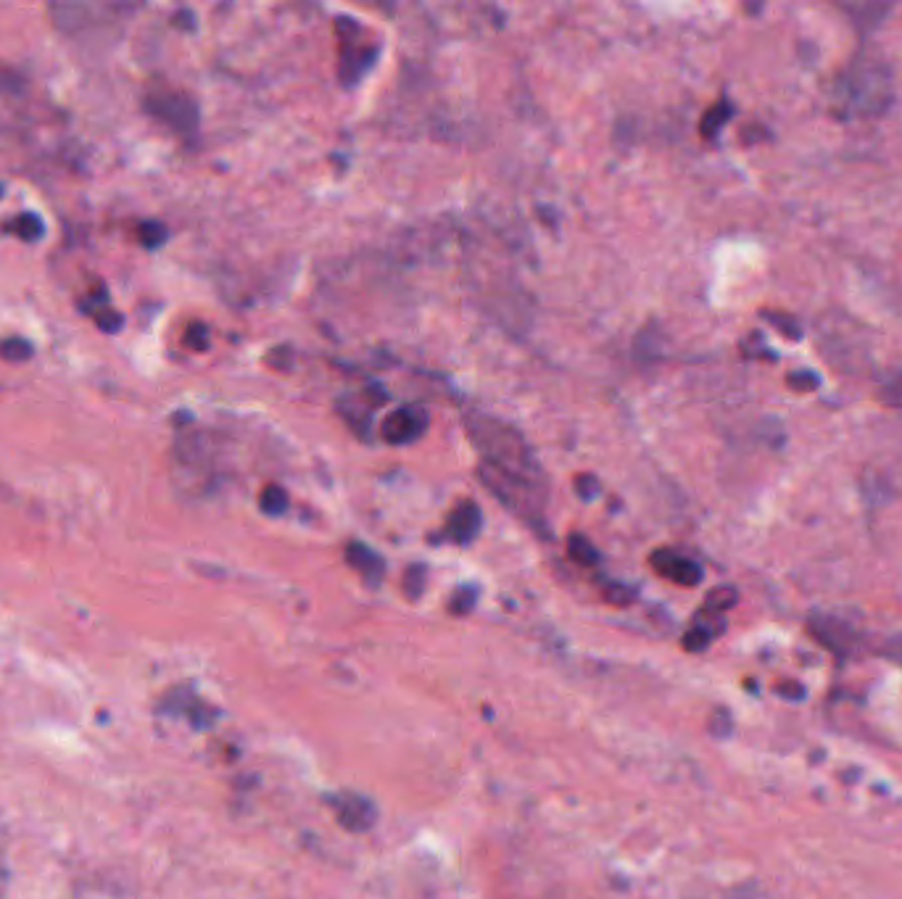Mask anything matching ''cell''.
Listing matches in <instances>:
<instances>
[{
	"instance_id": "19",
	"label": "cell",
	"mask_w": 902,
	"mask_h": 899,
	"mask_svg": "<svg viewBox=\"0 0 902 899\" xmlns=\"http://www.w3.org/2000/svg\"><path fill=\"white\" fill-rule=\"evenodd\" d=\"M138 237L146 248H158L166 240V227L161 222H143L138 229Z\"/></svg>"
},
{
	"instance_id": "10",
	"label": "cell",
	"mask_w": 902,
	"mask_h": 899,
	"mask_svg": "<svg viewBox=\"0 0 902 899\" xmlns=\"http://www.w3.org/2000/svg\"><path fill=\"white\" fill-rule=\"evenodd\" d=\"M346 562H349L357 573H362L365 578H370V581H377V578L383 575V570H385L380 554H375V551H373L370 546H365V543H357V541L346 546Z\"/></svg>"
},
{
	"instance_id": "25",
	"label": "cell",
	"mask_w": 902,
	"mask_h": 899,
	"mask_svg": "<svg viewBox=\"0 0 902 899\" xmlns=\"http://www.w3.org/2000/svg\"><path fill=\"white\" fill-rule=\"evenodd\" d=\"M729 899H752V897H745V895H734V897H729Z\"/></svg>"
},
{
	"instance_id": "4",
	"label": "cell",
	"mask_w": 902,
	"mask_h": 899,
	"mask_svg": "<svg viewBox=\"0 0 902 899\" xmlns=\"http://www.w3.org/2000/svg\"><path fill=\"white\" fill-rule=\"evenodd\" d=\"M146 108L150 116H156L158 122H164L166 127L177 132H193L198 124V108L190 100V95H185L182 90L153 87L146 95Z\"/></svg>"
},
{
	"instance_id": "20",
	"label": "cell",
	"mask_w": 902,
	"mask_h": 899,
	"mask_svg": "<svg viewBox=\"0 0 902 899\" xmlns=\"http://www.w3.org/2000/svg\"><path fill=\"white\" fill-rule=\"evenodd\" d=\"M185 346L193 349V351H204V349L209 346V330H206V325L193 322V325L185 330Z\"/></svg>"
},
{
	"instance_id": "5",
	"label": "cell",
	"mask_w": 902,
	"mask_h": 899,
	"mask_svg": "<svg viewBox=\"0 0 902 899\" xmlns=\"http://www.w3.org/2000/svg\"><path fill=\"white\" fill-rule=\"evenodd\" d=\"M425 430H428V414L423 406H399L383 422V438L391 446L415 444L417 438L425 436Z\"/></svg>"
},
{
	"instance_id": "14",
	"label": "cell",
	"mask_w": 902,
	"mask_h": 899,
	"mask_svg": "<svg viewBox=\"0 0 902 899\" xmlns=\"http://www.w3.org/2000/svg\"><path fill=\"white\" fill-rule=\"evenodd\" d=\"M737 599H739V594H737L734 589H729V586H723V589H715V591H710V594H707L702 612H707V614H718V617H721L723 612H729V609L737 604Z\"/></svg>"
},
{
	"instance_id": "18",
	"label": "cell",
	"mask_w": 902,
	"mask_h": 899,
	"mask_svg": "<svg viewBox=\"0 0 902 899\" xmlns=\"http://www.w3.org/2000/svg\"><path fill=\"white\" fill-rule=\"evenodd\" d=\"M713 630L710 628H705L702 622H694L691 625V630L683 636V649L686 652H702V649H707V644L713 641Z\"/></svg>"
},
{
	"instance_id": "9",
	"label": "cell",
	"mask_w": 902,
	"mask_h": 899,
	"mask_svg": "<svg viewBox=\"0 0 902 899\" xmlns=\"http://www.w3.org/2000/svg\"><path fill=\"white\" fill-rule=\"evenodd\" d=\"M810 633H813L826 649L836 652V654H844V652L850 649V644H852L850 628L842 625V622H836V620H828V617H816V620L810 622Z\"/></svg>"
},
{
	"instance_id": "6",
	"label": "cell",
	"mask_w": 902,
	"mask_h": 899,
	"mask_svg": "<svg viewBox=\"0 0 902 899\" xmlns=\"http://www.w3.org/2000/svg\"><path fill=\"white\" fill-rule=\"evenodd\" d=\"M649 565L657 575L673 581L678 586H697L702 581V567L694 559L678 554L673 549H657L649 557Z\"/></svg>"
},
{
	"instance_id": "17",
	"label": "cell",
	"mask_w": 902,
	"mask_h": 899,
	"mask_svg": "<svg viewBox=\"0 0 902 899\" xmlns=\"http://www.w3.org/2000/svg\"><path fill=\"white\" fill-rule=\"evenodd\" d=\"M879 396H882V404L887 406H902V370H895L884 377Z\"/></svg>"
},
{
	"instance_id": "13",
	"label": "cell",
	"mask_w": 902,
	"mask_h": 899,
	"mask_svg": "<svg viewBox=\"0 0 902 899\" xmlns=\"http://www.w3.org/2000/svg\"><path fill=\"white\" fill-rule=\"evenodd\" d=\"M259 507L264 515L270 518H278L288 510V494L280 488V486H267L262 494H259Z\"/></svg>"
},
{
	"instance_id": "24",
	"label": "cell",
	"mask_w": 902,
	"mask_h": 899,
	"mask_svg": "<svg viewBox=\"0 0 902 899\" xmlns=\"http://www.w3.org/2000/svg\"><path fill=\"white\" fill-rule=\"evenodd\" d=\"M470 604H472V591H470V589H462V591L454 597V601H451V609L462 614V612L470 609Z\"/></svg>"
},
{
	"instance_id": "23",
	"label": "cell",
	"mask_w": 902,
	"mask_h": 899,
	"mask_svg": "<svg viewBox=\"0 0 902 899\" xmlns=\"http://www.w3.org/2000/svg\"><path fill=\"white\" fill-rule=\"evenodd\" d=\"M576 491L584 496V499H594L600 494V480L594 475H578L576 478Z\"/></svg>"
},
{
	"instance_id": "12",
	"label": "cell",
	"mask_w": 902,
	"mask_h": 899,
	"mask_svg": "<svg viewBox=\"0 0 902 899\" xmlns=\"http://www.w3.org/2000/svg\"><path fill=\"white\" fill-rule=\"evenodd\" d=\"M729 119H731V106H729L726 100H721V103H715V106H710V108L705 111V116H702V122H699V132H702L705 138H715V135L721 132V127H723Z\"/></svg>"
},
{
	"instance_id": "2",
	"label": "cell",
	"mask_w": 902,
	"mask_h": 899,
	"mask_svg": "<svg viewBox=\"0 0 902 899\" xmlns=\"http://www.w3.org/2000/svg\"><path fill=\"white\" fill-rule=\"evenodd\" d=\"M890 72L882 61H855L836 84L834 103L839 106L842 116H876L890 103Z\"/></svg>"
},
{
	"instance_id": "3",
	"label": "cell",
	"mask_w": 902,
	"mask_h": 899,
	"mask_svg": "<svg viewBox=\"0 0 902 899\" xmlns=\"http://www.w3.org/2000/svg\"><path fill=\"white\" fill-rule=\"evenodd\" d=\"M338 32V75L341 82L354 84L367 75L377 56V43L367 40V32L354 21V19H338L335 21Z\"/></svg>"
},
{
	"instance_id": "26",
	"label": "cell",
	"mask_w": 902,
	"mask_h": 899,
	"mask_svg": "<svg viewBox=\"0 0 902 899\" xmlns=\"http://www.w3.org/2000/svg\"><path fill=\"white\" fill-rule=\"evenodd\" d=\"M0 196H3V188H0Z\"/></svg>"
},
{
	"instance_id": "22",
	"label": "cell",
	"mask_w": 902,
	"mask_h": 899,
	"mask_svg": "<svg viewBox=\"0 0 902 899\" xmlns=\"http://www.w3.org/2000/svg\"><path fill=\"white\" fill-rule=\"evenodd\" d=\"M604 599L609 601V604H615V606H628L631 601H633V591L628 589V586H620V583H609V586H604Z\"/></svg>"
},
{
	"instance_id": "16",
	"label": "cell",
	"mask_w": 902,
	"mask_h": 899,
	"mask_svg": "<svg viewBox=\"0 0 902 899\" xmlns=\"http://www.w3.org/2000/svg\"><path fill=\"white\" fill-rule=\"evenodd\" d=\"M11 229H13V235H19L21 240H27V243H35V240H40V235H43V222H40V217H35V214H21V217H16L13 222H11Z\"/></svg>"
},
{
	"instance_id": "8",
	"label": "cell",
	"mask_w": 902,
	"mask_h": 899,
	"mask_svg": "<svg viewBox=\"0 0 902 899\" xmlns=\"http://www.w3.org/2000/svg\"><path fill=\"white\" fill-rule=\"evenodd\" d=\"M480 510L475 502H462L454 512L449 515V523H447V533L454 543H470L478 530H480Z\"/></svg>"
},
{
	"instance_id": "7",
	"label": "cell",
	"mask_w": 902,
	"mask_h": 899,
	"mask_svg": "<svg viewBox=\"0 0 902 899\" xmlns=\"http://www.w3.org/2000/svg\"><path fill=\"white\" fill-rule=\"evenodd\" d=\"M335 815L338 823L349 831H367L375 823V807L373 802H367L359 794H341V799H335Z\"/></svg>"
},
{
	"instance_id": "11",
	"label": "cell",
	"mask_w": 902,
	"mask_h": 899,
	"mask_svg": "<svg viewBox=\"0 0 902 899\" xmlns=\"http://www.w3.org/2000/svg\"><path fill=\"white\" fill-rule=\"evenodd\" d=\"M568 554L578 565H584V567H594L600 562V551L594 549V543L584 533H570V538H568Z\"/></svg>"
},
{
	"instance_id": "21",
	"label": "cell",
	"mask_w": 902,
	"mask_h": 899,
	"mask_svg": "<svg viewBox=\"0 0 902 899\" xmlns=\"http://www.w3.org/2000/svg\"><path fill=\"white\" fill-rule=\"evenodd\" d=\"M404 589H407V594H409L412 599H417V597L423 594V589H425V567L415 565V567L404 575Z\"/></svg>"
},
{
	"instance_id": "1",
	"label": "cell",
	"mask_w": 902,
	"mask_h": 899,
	"mask_svg": "<svg viewBox=\"0 0 902 899\" xmlns=\"http://www.w3.org/2000/svg\"><path fill=\"white\" fill-rule=\"evenodd\" d=\"M464 428L480 454V478L488 491L512 510L538 512L544 504L538 499L544 496V478L520 433L483 414H467Z\"/></svg>"
},
{
	"instance_id": "15",
	"label": "cell",
	"mask_w": 902,
	"mask_h": 899,
	"mask_svg": "<svg viewBox=\"0 0 902 899\" xmlns=\"http://www.w3.org/2000/svg\"><path fill=\"white\" fill-rule=\"evenodd\" d=\"M32 354H35L32 343L24 341V338H8V341L0 343V357L5 362H27V359H32Z\"/></svg>"
}]
</instances>
